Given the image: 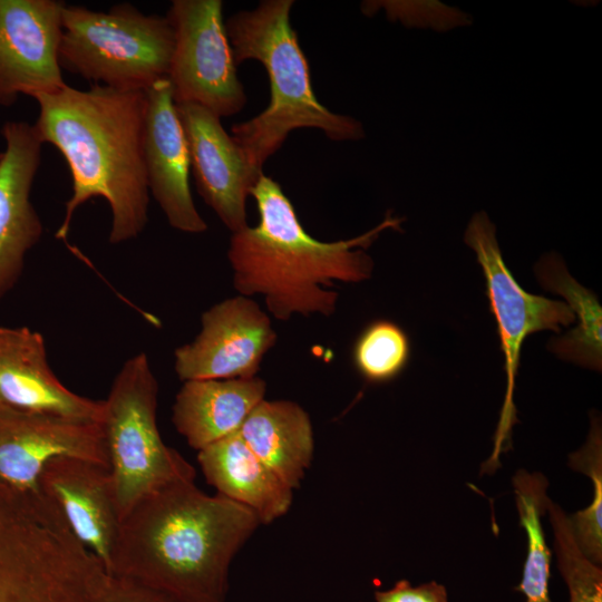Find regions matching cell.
<instances>
[{"instance_id":"cell-1","label":"cell","mask_w":602,"mask_h":602,"mask_svg":"<svg viewBox=\"0 0 602 602\" xmlns=\"http://www.w3.org/2000/svg\"><path fill=\"white\" fill-rule=\"evenodd\" d=\"M260 524L252 509L205 494L194 479L172 482L122 520L108 574L178 602H225L232 560Z\"/></svg>"},{"instance_id":"cell-2","label":"cell","mask_w":602,"mask_h":602,"mask_svg":"<svg viewBox=\"0 0 602 602\" xmlns=\"http://www.w3.org/2000/svg\"><path fill=\"white\" fill-rule=\"evenodd\" d=\"M33 98L39 105L35 129L42 143L61 153L72 178V195L56 237L65 240L76 210L98 196L110 207L109 242L137 237L148 222L149 204L145 89L94 84L80 90L66 85Z\"/></svg>"},{"instance_id":"cell-3","label":"cell","mask_w":602,"mask_h":602,"mask_svg":"<svg viewBox=\"0 0 602 602\" xmlns=\"http://www.w3.org/2000/svg\"><path fill=\"white\" fill-rule=\"evenodd\" d=\"M259 224L232 233L227 259L233 285L244 297L262 295L280 321L295 314L330 317L337 309L334 281L369 279L372 259L363 251L401 220L387 216L379 225L350 240L322 242L309 235L278 182L262 174L251 191Z\"/></svg>"},{"instance_id":"cell-4","label":"cell","mask_w":602,"mask_h":602,"mask_svg":"<svg viewBox=\"0 0 602 602\" xmlns=\"http://www.w3.org/2000/svg\"><path fill=\"white\" fill-rule=\"evenodd\" d=\"M293 0H264L252 10L234 13L225 22L236 64L260 61L270 79L269 106L255 117L235 124L232 137L251 168L263 165L299 128H315L337 142L366 136L353 117L331 111L315 97L310 68L290 22Z\"/></svg>"},{"instance_id":"cell-5","label":"cell","mask_w":602,"mask_h":602,"mask_svg":"<svg viewBox=\"0 0 602 602\" xmlns=\"http://www.w3.org/2000/svg\"><path fill=\"white\" fill-rule=\"evenodd\" d=\"M106 579L62 520L0 491V602H101Z\"/></svg>"},{"instance_id":"cell-6","label":"cell","mask_w":602,"mask_h":602,"mask_svg":"<svg viewBox=\"0 0 602 602\" xmlns=\"http://www.w3.org/2000/svg\"><path fill=\"white\" fill-rule=\"evenodd\" d=\"M174 30L167 19L145 14L130 3L108 11L65 4L60 68L95 84L146 89L167 78Z\"/></svg>"},{"instance_id":"cell-7","label":"cell","mask_w":602,"mask_h":602,"mask_svg":"<svg viewBox=\"0 0 602 602\" xmlns=\"http://www.w3.org/2000/svg\"><path fill=\"white\" fill-rule=\"evenodd\" d=\"M157 400L158 382L144 352L123 365L104 400L101 425L120 522L145 495L195 478L193 466L161 437Z\"/></svg>"},{"instance_id":"cell-8","label":"cell","mask_w":602,"mask_h":602,"mask_svg":"<svg viewBox=\"0 0 602 602\" xmlns=\"http://www.w3.org/2000/svg\"><path fill=\"white\" fill-rule=\"evenodd\" d=\"M465 243L475 252L484 272L489 309L497 323L501 349L505 360L507 388L491 464H496L504 444L516 423L513 404L515 377L525 339L537 331L559 332L561 327L575 322L569 305L562 301L531 294L515 280L503 260L496 239V227L484 211L475 213L464 233Z\"/></svg>"},{"instance_id":"cell-9","label":"cell","mask_w":602,"mask_h":602,"mask_svg":"<svg viewBox=\"0 0 602 602\" xmlns=\"http://www.w3.org/2000/svg\"><path fill=\"white\" fill-rule=\"evenodd\" d=\"M174 30L168 80L176 104L200 105L221 117L246 103L239 79L221 0H174L167 13Z\"/></svg>"},{"instance_id":"cell-10","label":"cell","mask_w":602,"mask_h":602,"mask_svg":"<svg viewBox=\"0 0 602 602\" xmlns=\"http://www.w3.org/2000/svg\"><path fill=\"white\" fill-rule=\"evenodd\" d=\"M72 457L109 469L101 423L0 406V489L43 498L39 478L55 458Z\"/></svg>"},{"instance_id":"cell-11","label":"cell","mask_w":602,"mask_h":602,"mask_svg":"<svg viewBox=\"0 0 602 602\" xmlns=\"http://www.w3.org/2000/svg\"><path fill=\"white\" fill-rule=\"evenodd\" d=\"M276 339L270 317L254 300L229 298L204 311L200 333L175 350V372L182 381L256 377Z\"/></svg>"},{"instance_id":"cell-12","label":"cell","mask_w":602,"mask_h":602,"mask_svg":"<svg viewBox=\"0 0 602 602\" xmlns=\"http://www.w3.org/2000/svg\"><path fill=\"white\" fill-rule=\"evenodd\" d=\"M57 0H0V105L66 86L59 65L62 9Z\"/></svg>"},{"instance_id":"cell-13","label":"cell","mask_w":602,"mask_h":602,"mask_svg":"<svg viewBox=\"0 0 602 602\" xmlns=\"http://www.w3.org/2000/svg\"><path fill=\"white\" fill-rule=\"evenodd\" d=\"M187 140L198 194L232 232L247 225L246 200L261 175L221 124V118L192 103L176 104Z\"/></svg>"},{"instance_id":"cell-14","label":"cell","mask_w":602,"mask_h":602,"mask_svg":"<svg viewBox=\"0 0 602 602\" xmlns=\"http://www.w3.org/2000/svg\"><path fill=\"white\" fill-rule=\"evenodd\" d=\"M144 163L149 193L169 225L185 233H203L207 224L191 194L187 140L168 78L145 89Z\"/></svg>"},{"instance_id":"cell-15","label":"cell","mask_w":602,"mask_h":602,"mask_svg":"<svg viewBox=\"0 0 602 602\" xmlns=\"http://www.w3.org/2000/svg\"><path fill=\"white\" fill-rule=\"evenodd\" d=\"M1 133L6 148L0 153V299L20 279L26 255L43 231L30 201L43 143L27 122H7Z\"/></svg>"},{"instance_id":"cell-16","label":"cell","mask_w":602,"mask_h":602,"mask_svg":"<svg viewBox=\"0 0 602 602\" xmlns=\"http://www.w3.org/2000/svg\"><path fill=\"white\" fill-rule=\"evenodd\" d=\"M39 486L69 531L108 573L120 528L109 469L85 459L58 457L43 468Z\"/></svg>"},{"instance_id":"cell-17","label":"cell","mask_w":602,"mask_h":602,"mask_svg":"<svg viewBox=\"0 0 602 602\" xmlns=\"http://www.w3.org/2000/svg\"><path fill=\"white\" fill-rule=\"evenodd\" d=\"M0 406L103 423L104 400L65 387L47 359L45 339L28 327H0Z\"/></svg>"},{"instance_id":"cell-18","label":"cell","mask_w":602,"mask_h":602,"mask_svg":"<svg viewBox=\"0 0 602 602\" xmlns=\"http://www.w3.org/2000/svg\"><path fill=\"white\" fill-rule=\"evenodd\" d=\"M265 392L266 382L258 376L184 381L172 421L187 444L201 450L237 433Z\"/></svg>"},{"instance_id":"cell-19","label":"cell","mask_w":602,"mask_h":602,"mask_svg":"<svg viewBox=\"0 0 602 602\" xmlns=\"http://www.w3.org/2000/svg\"><path fill=\"white\" fill-rule=\"evenodd\" d=\"M197 460L217 494L252 509L270 524L291 507L293 489L234 433L198 450Z\"/></svg>"},{"instance_id":"cell-20","label":"cell","mask_w":602,"mask_h":602,"mask_svg":"<svg viewBox=\"0 0 602 602\" xmlns=\"http://www.w3.org/2000/svg\"><path fill=\"white\" fill-rule=\"evenodd\" d=\"M237 433L289 487L300 486L313 457L314 440L310 417L299 404L263 399Z\"/></svg>"},{"instance_id":"cell-21","label":"cell","mask_w":602,"mask_h":602,"mask_svg":"<svg viewBox=\"0 0 602 602\" xmlns=\"http://www.w3.org/2000/svg\"><path fill=\"white\" fill-rule=\"evenodd\" d=\"M541 285L566 300L579 321L576 328L553 339L548 349L566 361L601 370L602 308L595 294L581 285L556 253L543 255L534 266Z\"/></svg>"},{"instance_id":"cell-22","label":"cell","mask_w":602,"mask_h":602,"mask_svg":"<svg viewBox=\"0 0 602 602\" xmlns=\"http://www.w3.org/2000/svg\"><path fill=\"white\" fill-rule=\"evenodd\" d=\"M516 507L527 533V554L516 590L525 602H552L548 594L551 552L542 530L541 516L547 509V480L541 473L518 470L514 478Z\"/></svg>"},{"instance_id":"cell-23","label":"cell","mask_w":602,"mask_h":602,"mask_svg":"<svg viewBox=\"0 0 602 602\" xmlns=\"http://www.w3.org/2000/svg\"><path fill=\"white\" fill-rule=\"evenodd\" d=\"M574 470L586 474L593 483L592 503L569 516L574 537L582 553L593 563L602 562V437L596 417L592 418L585 445L569 456Z\"/></svg>"},{"instance_id":"cell-24","label":"cell","mask_w":602,"mask_h":602,"mask_svg":"<svg viewBox=\"0 0 602 602\" xmlns=\"http://www.w3.org/2000/svg\"><path fill=\"white\" fill-rule=\"evenodd\" d=\"M410 358V341L397 323L376 320L357 338L352 360L359 373L371 382H385L397 377Z\"/></svg>"},{"instance_id":"cell-25","label":"cell","mask_w":602,"mask_h":602,"mask_svg":"<svg viewBox=\"0 0 602 602\" xmlns=\"http://www.w3.org/2000/svg\"><path fill=\"white\" fill-rule=\"evenodd\" d=\"M550 522L559 571L566 583L570 602H602V569L580 550L571 521L565 512L550 501Z\"/></svg>"},{"instance_id":"cell-26","label":"cell","mask_w":602,"mask_h":602,"mask_svg":"<svg viewBox=\"0 0 602 602\" xmlns=\"http://www.w3.org/2000/svg\"><path fill=\"white\" fill-rule=\"evenodd\" d=\"M382 9L391 21H400L407 27H431L447 30L467 23V16L455 8L436 1H365L361 10L372 16Z\"/></svg>"},{"instance_id":"cell-27","label":"cell","mask_w":602,"mask_h":602,"mask_svg":"<svg viewBox=\"0 0 602 602\" xmlns=\"http://www.w3.org/2000/svg\"><path fill=\"white\" fill-rule=\"evenodd\" d=\"M101 602H178L171 595L127 576L108 574Z\"/></svg>"},{"instance_id":"cell-28","label":"cell","mask_w":602,"mask_h":602,"mask_svg":"<svg viewBox=\"0 0 602 602\" xmlns=\"http://www.w3.org/2000/svg\"><path fill=\"white\" fill-rule=\"evenodd\" d=\"M376 602H448L443 584L430 581L412 586L407 580H400L386 591L375 592Z\"/></svg>"}]
</instances>
